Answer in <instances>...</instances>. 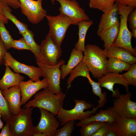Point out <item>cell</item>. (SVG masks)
<instances>
[{"label": "cell", "instance_id": "obj_46", "mask_svg": "<svg viewBox=\"0 0 136 136\" xmlns=\"http://www.w3.org/2000/svg\"><path fill=\"white\" fill-rule=\"evenodd\" d=\"M2 113L0 112V130L4 126V123L2 121L1 119V118H2Z\"/></svg>", "mask_w": 136, "mask_h": 136}, {"label": "cell", "instance_id": "obj_27", "mask_svg": "<svg viewBox=\"0 0 136 136\" xmlns=\"http://www.w3.org/2000/svg\"><path fill=\"white\" fill-rule=\"evenodd\" d=\"M91 8L98 10L103 13L108 11L115 4V0H88Z\"/></svg>", "mask_w": 136, "mask_h": 136}, {"label": "cell", "instance_id": "obj_16", "mask_svg": "<svg viewBox=\"0 0 136 136\" xmlns=\"http://www.w3.org/2000/svg\"><path fill=\"white\" fill-rule=\"evenodd\" d=\"M109 124L110 129L116 136H136V119L119 116L115 121Z\"/></svg>", "mask_w": 136, "mask_h": 136}, {"label": "cell", "instance_id": "obj_29", "mask_svg": "<svg viewBox=\"0 0 136 136\" xmlns=\"http://www.w3.org/2000/svg\"><path fill=\"white\" fill-rule=\"evenodd\" d=\"M12 9L8 6H6L4 10L5 16L8 20L12 22L18 29L19 33L22 35L28 29V26L19 20L17 17L11 13Z\"/></svg>", "mask_w": 136, "mask_h": 136}, {"label": "cell", "instance_id": "obj_14", "mask_svg": "<svg viewBox=\"0 0 136 136\" xmlns=\"http://www.w3.org/2000/svg\"><path fill=\"white\" fill-rule=\"evenodd\" d=\"M100 87L105 88L112 92V96L116 98L120 95L118 89L114 90L113 87L116 84H121L125 88L127 92H129L130 85L122 75L119 73L108 72L101 78L97 79Z\"/></svg>", "mask_w": 136, "mask_h": 136}, {"label": "cell", "instance_id": "obj_33", "mask_svg": "<svg viewBox=\"0 0 136 136\" xmlns=\"http://www.w3.org/2000/svg\"><path fill=\"white\" fill-rule=\"evenodd\" d=\"M0 112L2 118L6 122L12 115L9 109L8 104L0 89Z\"/></svg>", "mask_w": 136, "mask_h": 136}, {"label": "cell", "instance_id": "obj_31", "mask_svg": "<svg viewBox=\"0 0 136 136\" xmlns=\"http://www.w3.org/2000/svg\"><path fill=\"white\" fill-rule=\"evenodd\" d=\"M21 35L30 48L31 51L34 54L35 57H37L40 51V46L35 41L33 32L28 29Z\"/></svg>", "mask_w": 136, "mask_h": 136}, {"label": "cell", "instance_id": "obj_22", "mask_svg": "<svg viewBox=\"0 0 136 136\" xmlns=\"http://www.w3.org/2000/svg\"><path fill=\"white\" fill-rule=\"evenodd\" d=\"M105 50L107 58L115 57L131 65L136 63L135 57L129 51L123 48L112 46L107 50Z\"/></svg>", "mask_w": 136, "mask_h": 136}, {"label": "cell", "instance_id": "obj_23", "mask_svg": "<svg viewBox=\"0 0 136 136\" xmlns=\"http://www.w3.org/2000/svg\"><path fill=\"white\" fill-rule=\"evenodd\" d=\"M120 22L103 32L97 34L104 43V49L107 50L113 46L117 38L119 31Z\"/></svg>", "mask_w": 136, "mask_h": 136}, {"label": "cell", "instance_id": "obj_7", "mask_svg": "<svg viewBox=\"0 0 136 136\" xmlns=\"http://www.w3.org/2000/svg\"><path fill=\"white\" fill-rule=\"evenodd\" d=\"M46 17L49 27L48 33L54 42L61 47L68 27L72 24L71 20L61 14L55 16L47 15Z\"/></svg>", "mask_w": 136, "mask_h": 136}, {"label": "cell", "instance_id": "obj_15", "mask_svg": "<svg viewBox=\"0 0 136 136\" xmlns=\"http://www.w3.org/2000/svg\"><path fill=\"white\" fill-rule=\"evenodd\" d=\"M21 90L22 105L26 104L32 97L40 90L48 87L46 79L44 77L41 80L35 81L30 79L27 81H21L19 85Z\"/></svg>", "mask_w": 136, "mask_h": 136}, {"label": "cell", "instance_id": "obj_44", "mask_svg": "<svg viewBox=\"0 0 136 136\" xmlns=\"http://www.w3.org/2000/svg\"><path fill=\"white\" fill-rule=\"evenodd\" d=\"M32 136H46V135L42 132L35 131L33 133Z\"/></svg>", "mask_w": 136, "mask_h": 136}, {"label": "cell", "instance_id": "obj_37", "mask_svg": "<svg viewBox=\"0 0 136 136\" xmlns=\"http://www.w3.org/2000/svg\"><path fill=\"white\" fill-rule=\"evenodd\" d=\"M129 27L131 29L136 28V9L135 8L128 15L127 18Z\"/></svg>", "mask_w": 136, "mask_h": 136}, {"label": "cell", "instance_id": "obj_45", "mask_svg": "<svg viewBox=\"0 0 136 136\" xmlns=\"http://www.w3.org/2000/svg\"><path fill=\"white\" fill-rule=\"evenodd\" d=\"M105 136H116V135L115 132L110 129L107 133Z\"/></svg>", "mask_w": 136, "mask_h": 136}, {"label": "cell", "instance_id": "obj_25", "mask_svg": "<svg viewBox=\"0 0 136 136\" xmlns=\"http://www.w3.org/2000/svg\"><path fill=\"white\" fill-rule=\"evenodd\" d=\"M107 66V73H119L124 71H127L132 65L114 57H109Z\"/></svg>", "mask_w": 136, "mask_h": 136}, {"label": "cell", "instance_id": "obj_36", "mask_svg": "<svg viewBox=\"0 0 136 136\" xmlns=\"http://www.w3.org/2000/svg\"><path fill=\"white\" fill-rule=\"evenodd\" d=\"M12 48L18 50H27L31 51V50L23 38L18 40H13Z\"/></svg>", "mask_w": 136, "mask_h": 136}, {"label": "cell", "instance_id": "obj_47", "mask_svg": "<svg viewBox=\"0 0 136 136\" xmlns=\"http://www.w3.org/2000/svg\"><path fill=\"white\" fill-rule=\"evenodd\" d=\"M131 32L132 37H133L134 38H136V28L132 29Z\"/></svg>", "mask_w": 136, "mask_h": 136}, {"label": "cell", "instance_id": "obj_4", "mask_svg": "<svg viewBox=\"0 0 136 136\" xmlns=\"http://www.w3.org/2000/svg\"><path fill=\"white\" fill-rule=\"evenodd\" d=\"M117 4L118 12L120 15V25L117 38L112 46L123 48L136 57V49L132 45L131 39L132 37L131 32L128 29L127 23L128 15L134 8L128 6Z\"/></svg>", "mask_w": 136, "mask_h": 136}, {"label": "cell", "instance_id": "obj_20", "mask_svg": "<svg viewBox=\"0 0 136 136\" xmlns=\"http://www.w3.org/2000/svg\"><path fill=\"white\" fill-rule=\"evenodd\" d=\"M4 64L5 66V72L0 79V89L2 91L13 86L19 85L20 82L24 79V77L19 73L13 72L7 65Z\"/></svg>", "mask_w": 136, "mask_h": 136}, {"label": "cell", "instance_id": "obj_5", "mask_svg": "<svg viewBox=\"0 0 136 136\" xmlns=\"http://www.w3.org/2000/svg\"><path fill=\"white\" fill-rule=\"evenodd\" d=\"M75 105L74 107L70 110H66L62 108L57 117L60 122V125H63L66 122L72 120H78L80 121L90 117L96 113L99 107H93V110L84 112L85 110L89 109L92 107L90 103L84 100L75 99Z\"/></svg>", "mask_w": 136, "mask_h": 136}, {"label": "cell", "instance_id": "obj_30", "mask_svg": "<svg viewBox=\"0 0 136 136\" xmlns=\"http://www.w3.org/2000/svg\"><path fill=\"white\" fill-rule=\"evenodd\" d=\"M105 122L94 121L81 127L80 130L82 136H93Z\"/></svg>", "mask_w": 136, "mask_h": 136}, {"label": "cell", "instance_id": "obj_21", "mask_svg": "<svg viewBox=\"0 0 136 136\" xmlns=\"http://www.w3.org/2000/svg\"><path fill=\"white\" fill-rule=\"evenodd\" d=\"M83 52L74 48L71 53L67 64L61 65L60 67L61 79H64L71 71L82 61L83 58Z\"/></svg>", "mask_w": 136, "mask_h": 136}, {"label": "cell", "instance_id": "obj_10", "mask_svg": "<svg viewBox=\"0 0 136 136\" xmlns=\"http://www.w3.org/2000/svg\"><path fill=\"white\" fill-rule=\"evenodd\" d=\"M21 12L33 24H37L47 15L46 10L42 5V0H18Z\"/></svg>", "mask_w": 136, "mask_h": 136}, {"label": "cell", "instance_id": "obj_34", "mask_svg": "<svg viewBox=\"0 0 136 136\" xmlns=\"http://www.w3.org/2000/svg\"><path fill=\"white\" fill-rule=\"evenodd\" d=\"M75 122L74 120L66 122L62 127L57 130L55 136H71L75 129Z\"/></svg>", "mask_w": 136, "mask_h": 136}, {"label": "cell", "instance_id": "obj_8", "mask_svg": "<svg viewBox=\"0 0 136 136\" xmlns=\"http://www.w3.org/2000/svg\"><path fill=\"white\" fill-rule=\"evenodd\" d=\"M51 0L53 4L55 1L59 3L60 6L58 10L60 14L69 18L72 22V24L77 25L82 21L90 20L85 11L80 7L76 0Z\"/></svg>", "mask_w": 136, "mask_h": 136}, {"label": "cell", "instance_id": "obj_24", "mask_svg": "<svg viewBox=\"0 0 136 136\" xmlns=\"http://www.w3.org/2000/svg\"><path fill=\"white\" fill-rule=\"evenodd\" d=\"M92 20L82 21L78 23L79 31L78 39L75 45V48L84 52L85 49V40L88 29L93 24Z\"/></svg>", "mask_w": 136, "mask_h": 136}, {"label": "cell", "instance_id": "obj_26", "mask_svg": "<svg viewBox=\"0 0 136 136\" xmlns=\"http://www.w3.org/2000/svg\"><path fill=\"white\" fill-rule=\"evenodd\" d=\"M89 71L83 60L75 67L71 72L70 76L68 79L67 85V89L71 87V84L76 77L82 76L87 79L90 78Z\"/></svg>", "mask_w": 136, "mask_h": 136}, {"label": "cell", "instance_id": "obj_1", "mask_svg": "<svg viewBox=\"0 0 136 136\" xmlns=\"http://www.w3.org/2000/svg\"><path fill=\"white\" fill-rule=\"evenodd\" d=\"M83 60L93 77L97 79L107 73L108 60L105 50H103L94 44H88L85 46Z\"/></svg>", "mask_w": 136, "mask_h": 136}, {"label": "cell", "instance_id": "obj_12", "mask_svg": "<svg viewBox=\"0 0 136 136\" xmlns=\"http://www.w3.org/2000/svg\"><path fill=\"white\" fill-rule=\"evenodd\" d=\"M131 96L128 92L114 100L113 107L120 117L136 119V103L131 100Z\"/></svg>", "mask_w": 136, "mask_h": 136}, {"label": "cell", "instance_id": "obj_43", "mask_svg": "<svg viewBox=\"0 0 136 136\" xmlns=\"http://www.w3.org/2000/svg\"><path fill=\"white\" fill-rule=\"evenodd\" d=\"M8 6L0 1V21L4 22L5 24L8 23V20L5 16L4 10V8Z\"/></svg>", "mask_w": 136, "mask_h": 136}, {"label": "cell", "instance_id": "obj_19", "mask_svg": "<svg viewBox=\"0 0 136 136\" xmlns=\"http://www.w3.org/2000/svg\"><path fill=\"white\" fill-rule=\"evenodd\" d=\"M118 12L117 4L115 3L108 11L104 13L98 25L97 34L104 31L119 22L118 17Z\"/></svg>", "mask_w": 136, "mask_h": 136}, {"label": "cell", "instance_id": "obj_39", "mask_svg": "<svg viewBox=\"0 0 136 136\" xmlns=\"http://www.w3.org/2000/svg\"><path fill=\"white\" fill-rule=\"evenodd\" d=\"M0 1L14 9L20 8V2L18 0H0Z\"/></svg>", "mask_w": 136, "mask_h": 136}, {"label": "cell", "instance_id": "obj_42", "mask_svg": "<svg viewBox=\"0 0 136 136\" xmlns=\"http://www.w3.org/2000/svg\"><path fill=\"white\" fill-rule=\"evenodd\" d=\"M7 51L0 38V65L4 63V58Z\"/></svg>", "mask_w": 136, "mask_h": 136}, {"label": "cell", "instance_id": "obj_41", "mask_svg": "<svg viewBox=\"0 0 136 136\" xmlns=\"http://www.w3.org/2000/svg\"><path fill=\"white\" fill-rule=\"evenodd\" d=\"M0 136H13L10 127L7 123L2 128Z\"/></svg>", "mask_w": 136, "mask_h": 136}, {"label": "cell", "instance_id": "obj_32", "mask_svg": "<svg viewBox=\"0 0 136 136\" xmlns=\"http://www.w3.org/2000/svg\"><path fill=\"white\" fill-rule=\"evenodd\" d=\"M3 22L0 21V38L7 50L12 48L13 39Z\"/></svg>", "mask_w": 136, "mask_h": 136}, {"label": "cell", "instance_id": "obj_3", "mask_svg": "<svg viewBox=\"0 0 136 136\" xmlns=\"http://www.w3.org/2000/svg\"><path fill=\"white\" fill-rule=\"evenodd\" d=\"M31 107L22 108L16 115H12L5 122L8 124L13 136H32L34 132Z\"/></svg>", "mask_w": 136, "mask_h": 136}, {"label": "cell", "instance_id": "obj_38", "mask_svg": "<svg viewBox=\"0 0 136 136\" xmlns=\"http://www.w3.org/2000/svg\"><path fill=\"white\" fill-rule=\"evenodd\" d=\"M110 129L109 123L105 122L93 136H105L107 133Z\"/></svg>", "mask_w": 136, "mask_h": 136}, {"label": "cell", "instance_id": "obj_28", "mask_svg": "<svg viewBox=\"0 0 136 136\" xmlns=\"http://www.w3.org/2000/svg\"><path fill=\"white\" fill-rule=\"evenodd\" d=\"M88 81L91 85L93 93L99 97L98 100L99 108H102L106 104L107 102V94L106 92L103 93L99 83L93 81L90 78L88 79Z\"/></svg>", "mask_w": 136, "mask_h": 136}, {"label": "cell", "instance_id": "obj_17", "mask_svg": "<svg viewBox=\"0 0 136 136\" xmlns=\"http://www.w3.org/2000/svg\"><path fill=\"white\" fill-rule=\"evenodd\" d=\"M3 96L7 101L10 111L13 115H16L22 110L21 90L19 85L12 87L2 91Z\"/></svg>", "mask_w": 136, "mask_h": 136}, {"label": "cell", "instance_id": "obj_9", "mask_svg": "<svg viewBox=\"0 0 136 136\" xmlns=\"http://www.w3.org/2000/svg\"><path fill=\"white\" fill-rule=\"evenodd\" d=\"M37 65L42 71L43 76L48 81V89L55 94L61 93L60 86L61 78L60 66L65 63L63 59L59 60L56 64L50 66L36 62Z\"/></svg>", "mask_w": 136, "mask_h": 136}, {"label": "cell", "instance_id": "obj_40", "mask_svg": "<svg viewBox=\"0 0 136 136\" xmlns=\"http://www.w3.org/2000/svg\"><path fill=\"white\" fill-rule=\"evenodd\" d=\"M115 3L118 4L130 6L134 8L136 7V0H115Z\"/></svg>", "mask_w": 136, "mask_h": 136}, {"label": "cell", "instance_id": "obj_6", "mask_svg": "<svg viewBox=\"0 0 136 136\" xmlns=\"http://www.w3.org/2000/svg\"><path fill=\"white\" fill-rule=\"evenodd\" d=\"M40 46L39 53L35 57L36 62L50 66L57 64L62 55L61 48L54 42L48 33Z\"/></svg>", "mask_w": 136, "mask_h": 136}, {"label": "cell", "instance_id": "obj_13", "mask_svg": "<svg viewBox=\"0 0 136 136\" xmlns=\"http://www.w3.org/2000/svg\"><path fill=\"white\" fill-rule=\"evenodd\" d=\"M41 113L40 121L37 126H34L35 131L45 134L46 136H55L57 130L60 125L55 115L49 111L39 108Z\"/></svg>", "mask_w": 136, "mask_h": 136}, {"label": "cell", "instance_id": "obj_2", "mask_svg": "<svg viewBox=\"0 0 136 136\" xmlns=\"http://www.w3.org/2000/svg\"><path fill=\"white\" fill-rule=\"evenodd\" d=\"M65 96L62 92L59 94H54L47 87L36 93L34 99L25 104L24 108H42L49 111L55 116L62 108Z\"/></svg>", "mask_w": 136, "mask_h": 136}, {"label": "cell", "instance_id": "obj_35", "mask_svg": "<svg viewBox=\"0 0 136 136\" xmlns=\"http://www.w3.org/2000/svg\"><path fill=\"white\" fill-rule=\"evenodd\" d=\"M122 75L129 85L136 86V64L132 65L130 69Z\"/></svg>", "mask_w": 136, "mask_h": 136}, {"label": "cell", "instance_id": "obj_11", "mask_svg": "<svg viewBox=\"0 0 136 136\" xmlns=\"http://www.w3.org/2000/svg\"><path fill=\"white\" fill-rule=\"evenodd\" d=\"M4 63L8 65L16 73L24 74L33 81L40 80V78L43 76L42 71L40 67L20 63L7 51L5 54Z\"/></svg>", "mask_w": 136, "mask_h": 136}, {"label": "cell", "instance_id": "obj_18", "mask_svg": "<svg viewBox=\"0 0 136 136\" xmlns=\"http://www.w3.org/2000/svg\"><path fill=\"white\" fill-rule=\"evenodd\" d=\"M119 116L113 107H109L105 110H100L95 115L80 121L76 124L75 125L81 127L94 121L111 123L115 121Z\"/></svg>", "mask_w": 136, "mask_h": 136}]
</instances>
